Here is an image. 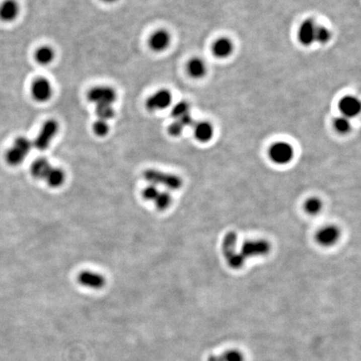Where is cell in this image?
<instances>
[{"mask_svg":"<svg viewBox=\"0 0 361 361\" xmlns=\"http://www.w3.org/2000/svg\"><path fill=\"white\" fill-rule=\"evenodd\" d=\"M339 106L342 113L347 117L357 116L360 111L359 101L353 96H346L342 99Z\"/></svg>","mask_w":361,"mask_h":361,"instance_id":"14","label":"cell"},{"mask_svg":"<svg viewBox=\"0 0 361 361\" xmlns=\"http://www.w3.org/2000/svg\"><path fill=\"white\" fill-rule=\"evenodd\" d=\"M159 190L158 187H156V185L150 184L143 190L142 197L148 201H153L156 199V197H158L159 194Z\"/></svg>","mask_w":361,"mask_h":361,"instance_id":"29","label":"cell"},{"mask_svg":"<svg viewBox=\"0 0 361 361\" xmlns=\"http://www.w3.org/2000/svg\"><path fill=\"white\" fill-rule=\"evenodd\" d=\"M102 2L107 3V4H113V3L116 2L117 0H101Z\"/></svg>","mask_w":361,"mask_h":361,"instance_id":"32","label":"cell"},{"mask_svg":"<svg viewBox=\"0 0 361 361\" xmlns=\"http://www.w3.org/2000/svg\"><path fill=\"white\" fill-rule=\"evenodd\" d=\"M270 250V244L265 240L248 241L244 243L240 253L244 258L266 255Z\"/></svg>","mask_w":361,"mask_h":361,"instance_id":"9","label":"cell"},{"mask_svg":"<svg viewBox=\"0 0 361 361\" xmlns=\"http://www.w3.org/2000/svg\"><path fill=\"white\" fill-rule=\"evenodd\" d=\"M238 236L235 232H229L224 237L222 249L227 263L232 268L239 269L245 263V258L237 250Z\"/></svg>","mask_w":361,"mask_h":361,"instance_id":"1","label":"cell"},{"mask_svg":"<svg viewBox=\"0 0 361 361\" xmlns=\"http://www.w3.org/2000/svg\"><path fill=\"white\" fill-rule=\"evenodd\" d=\"M183 130H184V125L177 120H175L174 122H172L168 127V132L172 136H179Z\"/></svg>","mask_w":361,"mask_h":361,"instance_id":"30","label":"cell"},{"mask_svg":"<svg viewBox=\"0 0 361 361\" xmlns=\"http://www.w3.org/2000/svg\"><path fill=\"white\" fill-rule=\"evenodd\" d=\"M271 160L277 164H287L292 160L294 150L292 147L285 142H278L272 146L269 150Z\"/></svg>","mask_w":361,"mask_h":361,"instance_id":"8","label":"cell"},{"mask_svg":"<svg viewBox=\"0 0 361 361\" xmlns=\"http://www.w3.org/2000/svg\"><path fill=\"white\" fill-rule=\"evenodd\" d=\"M96 114L99 120L109 121L114 118L116 111L113 106H96Z\"/></svg>","mask_w":361,"mask_h":361,"instance_id":"23","label":"cell"},{"mask_svg":"<svg viewBox=\"0 0 361 361\" xmlns=\"http://www.w3.org/2000/svg\"><path fill=\"white\" fill-rule=\"evenodd\" d=\"M146 181L153 185H163L168 189L177 190L182 186V181L179 177L171 173L161 172L158 170L148 169L143 172Z\"/></svg>","mask_w":361,"mask_h":361,"instance_id":"3","label":"cell"},{"mask_svg":"<svg viewBox=\"0 0 361 361\" xmlns=\"http://www.w3.org/2000/svg\"><path fill=\"white\" fill-rule=\"evenodd\" d=\"M20 7L16 0H5L0 4V20L13 22L20 15Z\"/></svg>","mask_w":361,"mask_h":361,"instance_id":"10","label":"cell"},{"mask_svg":"<svg viewBox=\"0 0 361 361\" xmlns=\"http://www.w3.org/2000/svg\"><path fill=\"white\" fill-rule=\"evenodd\" d=\"M244 355L239 349H229L221 354H211L207 361H244Z\"/></svg>","mask_w":361,"mask_h":361,"instance_id":"18","label":"cell"},{"mask_svg":"<svg viewBox=\"0 0 361 361\" xmlns=\"http://www.w3.org/2000/svg\"><path fill=\"white\" fill-rule=\"evenodd\" d=\"M172 101V94L166 89L156 91L146 101V108L149 111H162L167 108Z\"/></svg>","mask_w":361,"mask_h":361,"instance_id":"7","label":"cell"},{"mask_svg":"<svg viewBox=\"0 0 361 361\" xmlns=\"http://www.w3.org/2000/svg\"><path fill=\"white\" fill-rule=\"evenodd\" d=\"M187 70L191 77L193 78H201L206 73V66L203 61L200 59H192L187 65Z\"/></svg>","mask_w":361,"mask_h":361,"instance_id":"22","label":"cell"},{"mask_svg":"<svg viewBox=\"0 0 361 361\" xmlns=\"http://www.w3.org/2000/svg\"><path fill=\"white\" fill-rule=\"evenodd\" d=\"M87 98L96 106H113L117 93L111 86H96L89 91Z\"/></svg>","mask_w":361,"mask_h":361,"instance_id":"4","label":"cell"},{"mask_svg":"<svg viewBox=\"0 0 361 361\" xmlns=\"http://www.w3.org/2000/svg\"><path fill=\"white\" fill-rule=\"evenodd\" d=\"M51 165L49 161L44 158H40L33 162L30 167V172L33 177L37 179H44L47 174L51 170Z\"/></svg>","mask_w":361,"mask_h":361,"instance_id":"16","label":"cell"},{"mask_svg":"<svg viewBox=\"0 0 361 361\" xmlns=\"http://www.w3.org/2000/svg\"><path fill=\"white\" fill-rule=\"evenodd\" d=\"M172 196L169 192H159L158 197H156V199L154 200L156 206L159 211H164L166 209L168 208L172 203Z\"/></svg>","mask_w":361,"mask_h":361,"instance_id":"24","label":"cell"},{"mask_svg":"<svg viewBox=\"0 0 361 361\" xmlns=\"http://www.w3.org/2000/svg\"><path fill=\"white\" fill-rule=\"evenodd\" d=\"M31 96L37 102H46L50 100L53 96V87L49 80L44 77H40L33 81L31 87Z\"/></svg>","mask_w":361,"mask_h":361,"instance_id":"6","label":"cell"},{"mask_svg":"<svg viewBox=\"0 0 361 361\" xmlns=\"http://www.w3.org/2000/svg\"><path fill=\"white\" fill-rule=\"evenodd\" d=\"M55 53L50 46L44 45L35 51V59L40 65H48L54 61Z\"/></svg>","mask_w":361,"mask_h":361,"instance_id":"17","label":"cell"},{"mask_svg":"<svg viewBox=\"0 0 361 361\" xmlns=\"http://www.w3.org/2000/svg\"><path fill=\"white\" fill-rule=\"evenodd\" d=\"M334 127L336 129L337 131H339V133L342 134H345V133L349 132L351 128V125L350 122L348 119L345 117H339L337 118L334 121Z\"/></svg>","mask_w":361,"mask_h":361,"instance_id":"28","label":"cell"},{"mask_svg":"<svg viewBox=\"0 0 361 361\" xmlns=\"http://www.w3.org/2000/svg\"><path fill=\"white\" fill-rule=\"evenodd\" d=\"M59 130V125L55 120H48L42 125L37 137L34 140L33 146L38 150L44 151L49 148L52 140Z\"/></svg>","mask_w":361,"mask_h":361,"instance_id":"5","label":"cell"},{"mask_svg":"<svg viewBox=\"0 0 361 361\" xmlns=\"http://www.w3.org/2000/svg\"><path fill=\"white\" fill-rule=\"evenodd\" d=\"M78 282L85 287L100 290L106 284V279L98 273L91 271H83L78 276Z\"/></svg>","mask_w":361,"mask_h":361,"instance_id":"12","label":"cell"},{"mask_svg":"<svg viewBox=\"0 0 361 361\" xmlns=\"http://www.w3.org/2000/svg\"><path fill=\"white\" fill-rule=\"evenodd\" d=\"M322 201L317 197H311L308 199L305 203V209L306 212L310 215H316L322 210Z\"/></svg>","mask_w":361,"mask_h":361,"instance_id":"25","label":"cell"},{"mask_svg":"<svg viewBox=\"0 0 361 361\" xmlns=\"http://www.w3.org/2000/svg\"><path fill=\"white\" fill-rule=\"evenodd\" d=\"M316 27L311 20H306L303 23L299 32V38L303 44L310 45L315 40Z\"/></svg>","mask_w":361,"mask_h":361,"instance_id":"15","label":"cell"},{"mask_svg":"<svg viewBox=\"0 0 361 361\" xmlns=\"http://www.w3.org/2000/svg\"><path fill=\"white\" fill-rule=\"evenodd\" d=\"M340 236L339 229L334 226L324 227L318 232L316 239L320 245L324 247L334 245Z\"/></svg>","mask_w":361,"mask_h":361,"instance_id":"13","label":"cell"},{"mask_svg":"<svg viewBox=\"0 0 361 361\" xmlns=\"http://www.w3.org/2000/svg\"><path fill=\"white\" fill-rule=\"evenodd\" d=\"M44 179L49 187L56 188V187H60L64 183V180H65V174H64V171L60 168L52 167L51 170L49 171Z\"/></svg>","mask_w":361,"mask_h":361,"instance_id":"19","label":"cell"},{"mask_svg":"<svg viewBox=\"0 0 361 361\" xmlns=\"http://www.w3.org/2000/svg\"><path fill=\"white\" fill-rule=\"evenodd\" d=\"M233 45L231 42L227 39H220L214 44L213 53L219 58H225L231 54Z\"/></svg>","mask_w":361,"mask_h":361,"instance_id":"21","label":"cell"},{"mask_svg":"<svg viewBox=\"0 0 361 361\" xmlns=\"http://www.w3.org/2000/svg\"><path fill=\"white\" fill-rule=\"evenodd\" d=\"M195 136L200 141H208L212 136V127L209 123L201 122L194 126Z\"/></svg>","mask_w":361,"mask_h":361,"instance_id":"20","label":"cell"},{"mask_svg":"<svg viewBox=\"0 0 361 361\" xmlns=\"http://www.w3.org/2000/svg\"><path fill=\"white\" fill-rule=\"evenodd\" d=\"M109 130H110V126H109L108 121L98 119L93 124V131L97 136H100V137L106 136L108 135Z\"/></svg>","mask_w":361,"mask_h":361,"instance_id":"26","label":"cell"},{"mask_svg":"<svg viewBox=\"0 0 361 361\" xmlns=\"http://www.w3.org/2000/svg\"><path fill=\"white\" fill-rule=\"evenodd\" d=\"M171 43V36L167 30H158L149 38L148 44L154 52H162L167 49Z\"/></svg>","mask_w":361,"mask_h":361,"instance_id":"11","label":"cell"},{"mask_svg":"<svg viewBox=\"0 0 361 361\" xmlns=\"http://www.w3.org/2000/svg\"><path fill=\"white\" fill-rule=\"evenodd\" d=\"M188 113H189V106L185 101L177 103L172 110V117H174L176 120L181 118L182 116Z\"/></svg>","mask_w":361,"mask_h":361,"instance_id":"27","label":"cell"},{"mask_svg":"<svg viewBox=\"0 0 361 361\" xmlns=\"http://www.w3.org/2000/svg\"><path fill=\"white\" fill-rule=\"evenodd\" d=\"M330 34L325 28H316L315 32V40L320 43H326L329 40Z\"/></svg>","mask_w":361,"mask_h":361,"instance_id":"31","label":"cell"},{"mask_svg":"<svg viewBox=\"0 0 361 361\" xmlns=\"http://www.w3.org/2000/svg\"><path fill=\"white\" fill-rule=\"evenodd\" d=\"M33 147V143L25 136H20L15 140L12 147L6 152L5 160L13 167L21 164L27 157Z\"/></svg>","mask_w":361,"mask_h":361,"instance_id":"2","label":"cell"}]
</instances>
